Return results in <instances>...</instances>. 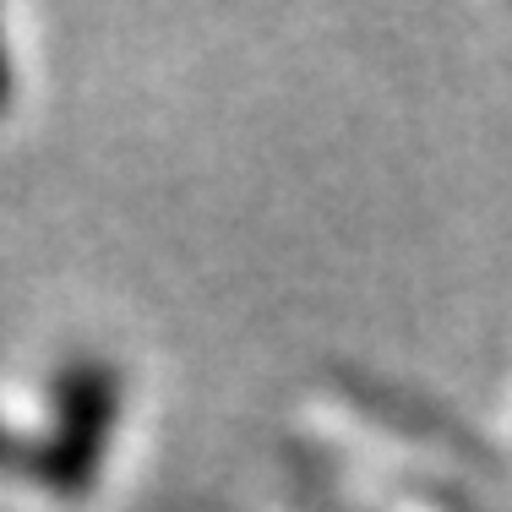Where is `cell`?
Instances as JSON below:
<instances>
[{
    "label": "cell",
    "mask_w": 512,
    "mask_h": 512,
    "mask_svg": "<svg viewBox=\"0 0 512 512\" xmlns=\"http://www.w3.org/2000/svg\"><path fill=\"white\" fill-rule=\"evenodd\" d=\"M0 458H6V442H0Z\"/></svg>",
    "instance_id": "3"
},
{
    "label": "cell",
    "mask_w": 512,
    "mask_h": 512,
    "mask_svg": "<svg viewBox=\"0 0 512 512\" xmlns=\"http://www.w3.org/2000/svg\"><path fill=\"white\" fill-rule=\"evenodd\" d=\"M6 99H11V60L0 50V109H6Z\"/></svg>",
    "instance_id": "2"
},
{
    "label": "cell",
    "mask_w": 512,
    "mask_h": 512,
    "mask_svg": "<svg viewBox=\"0 0 512 512\" xmlns=\"http://www.w3.org/2000/svg\"><path fill=\"white\" fill-rule=\"evenodd\" d=\"M115 414V382L99 365H77L60 387V425L44 447V474L55 485H88L93 463L104 453V431Z\"/></svg>",
    "instance_id": "1"
}]
</instances>
